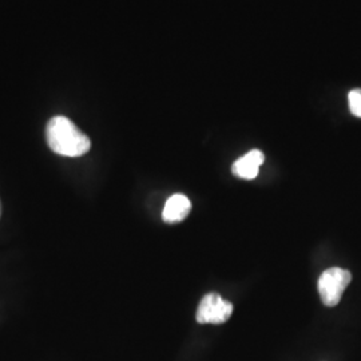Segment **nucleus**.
<instances>
[{"instance_id": "obj_5", "label": "nucleus", "mask_w": 361, "mask_h": 361, "mask_svg": "<svg viewBox=\"0 0 361 361\" xmlns=\"http://www.w3.org/2000/svg\"><path fill=\"white\" fill-rule=\"evenodd\" d=\"M190 210H192L190 200L183 194H174L165 204L162 219L166 224H177L186 219Z\"/></svg>"}, {"instance_id": "obj_6", "label": "nucleus", "mask_w": 361, "mask_h": 361, "mask_svg": "<svg viewBox=\"0 0 361 361\" xmlns=\"http://www.w3.org/2000/svg\"><path fill=\"white\" fill-rule=\"evenodd\" d=\"M349 110L357 118H361V90L356 89L348 94Z\"/></svg>"}, {"instance_id": "obj_3", "label": "nucleus", "mask_w": 361, "mask_h": 361, "mask_svg": "<svg viewBox=\"0 0 361 361\" xmlns=\"http://www.w3.org/2000/svg\"><path fill=\"white\" fill-rule=\"evenodd\" d=\"M233 313V304L219 293H207L201 300L197 310V322L200 324L226 323Z\"/></svg>"}, {"instance_id": "obj_2", "label": "nucleus", "mask_w": 361, "mask_h": 361, "mask_svg": "<svg viewBox=\"0 0 361 361\" xmlns=\"http://www.w3.org/2000/svg\"><path fill=\"white\" fill-rule=\"evenodd\" d=\"M350 271L343 268H329L324 271L317 284L324 305L336 307L340 302L347 286L350 284Z\"/></svg>"}, {"instance_id": "obj_4", "label": "nucleus", "mask_w": 361, "mask_h": 361, "mask_svg": "<svg viewBox=\"0 0 361 361\" xmlns=\"http://www.w3.org/2000/svg\"><path fill=\"white\" fill-rule=\"evenodd\" d=\"M264 161L265 155L261 150H250L247 154L243 155L233 164V174L243 180H255Z\"/></svg>"}, {"instance_id": "obj_1", "label": "nucleus", "mask_w": 361, "mask_h": 361, "mask_svg": "<svg viewBox=\"0 0 361 361\" xmlns=\"http://www.w3.org/2000/svg\"><path fill=\"white\" fill-rule=\"evenodd\" d=\"M46 140L54 153L63 157H80L90 150V138L66 116H54L46 128Z\"/></svg>"}, {"instance_id": "obj_7", "label": "nucleus", "mask_w": 361, "mask_h": 361, "mask_svg": "<svg viewBox=\"0 0 361 361\" xmlns=\"http://www.w3.org/2000/svg\"><path fill=\"white\" fill-rule=\"evenodd\" d=\"M0 214H1V207H0Z\"/></svg>"}]
</instances>
